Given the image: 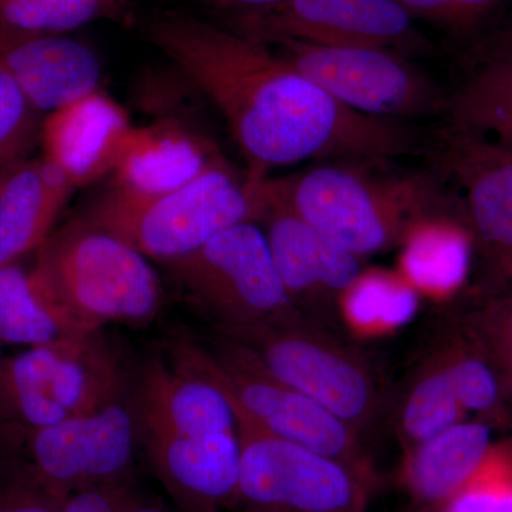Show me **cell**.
<instances>
[{
	"instance_id": "6da1fadb",
	"label": "cell",
	"mask_w": 512,
	"mask_h": 512,
	"mask_svg": "<svg viewBox=\"0 0 512 512\" xmlns=\"http://www.w3.org/2000/svg\"><path fill=\"white\" fill-rule=\"evenodd\" d=\"M147 36L217 107L251 173L325 157L386 161L413 153L400 120L343 106L268 45L185 13H160Z\"/></svg>"
},
{
	"instance_id": "7a4b0ae2",
	"label": "cell",
	"mask_w": 512,
	"mask_h": 512,
	"mask_svg": "<svg viewBox=\"0 0 512 512\" xmlns=\"http://www.w3.org/2000/svg\"><path fill=\"white\" fill-rule=\"evenodd\" d=\"M259 192L362 259L399 247L409 228L439 212L441 202L426 175L379 178L345 165L262 177Z\"/></svg>"
},
{
	"instance_id": "3957f363",
	"label": "cell",
	"mask_w": 512,
	"mask_h": 512,
	"mask_svg": "<svg viewBox=\"0 0 512 512\" xmlns=\"http://www.w3.org/2000/svg\"><path fill=\"white\" fill-rule=\"evenodd\" d=\"M239 181L227 164L212 161L201 174L163 192H138L113 184L83 215L126 241L147 259L167 265L200 249L225 229L259 221L258 183Z\"/></svg>"
},
{
	"instance_id": "277c9868",
	"label": "cell",
	"mask_w": 512,
	"mask_h": 512,
	"mask_svg": "<svg viewBox=\"0 0 512 512\" xmlns=\"http://www.w3.org/2000/svg\"><path fill=\"white\" fill-rule=\"evenodd\" d=\"M37 251L32 271L87 329L143 325L160 311L163 289L146 256L86 218L52 232Z\"/></svg>"
},
{
	"instance_id": "5b68a950",
	"label": "cell",
	"mask_w": 512,
	"mask_h": 512,
	"mask_svg": "<svg viewBox=\"0 0 512 512\" xmlns=\"http://www.w3.org/2000/svg\"><path fill=\"white\" fill-rule=\"evenodd\" d=\"M170 362L217 386L231 403L237 419L375 476L363 447V436L355 427L269 376L229 340L221 338L212 349L178 343L171 349Z\"/></svg>"
},
{
	"instance_id": "8992f818",
	"label": "cell",
	"mask_w": 512,
	"mask_h": 512,
	"mask_svg": "<svg viewBox=\"0 0 512 512\" xmlns=\"http://www.w3.org/2000/svg\"><path fill=\"white\" fill-rule=\"evenodd\" d=\"M220 333L269 376L322 404L362 436L384 412L386 397L372 366L336 333L306 319L255 323Z\"/></svg>"
},
{
	"instance_id": "52a82bcc",
	"label": "cell",
	"mask_w": 512,
	"mask_h": 512,
	"mask_svg": "<svg viewBox=\"0 0 512 512\" xmlns=\"http://www.w3.org/2000/svg\"><path fill=\"white\" fill-rule=\"evenodd\" d=\"M127 370L101 330L35 346L0 362V416L30 430L124 399Z\"/></svg>"
},
{
	"instance_id": "ba28073f",
	"label": "cell",
	"mask_w": 512,
	"mask_h": 512,
	"mask_svg": "<svg viewBox=\"0 0 512 512\" xmlns=\"http://www.w3.org/2000/svg\"><path fill=\"white\" fill-rule=\"evenodd\" d=\"M167 268L220 329L305 319L289 301L264 229L255 222L225 229Z\"/></svg>"
},
{
	"instance_id": "9c48e42d",
	"label": "cell",
	"mask_w": 512,
	"mask_h": 512,
	"mask_svg": "<svg viewBox=\"0 0 512 512\" xmlns=\"http://www.w3.org/2000/svg\"><path fill=\"white\" fill-rule=\"evenodd\" d=\"M238 504L279 512H366L375 476L237 419Z\"/></svg>"
},
{
	"instance_id": "30bf717a",
	"label": "cell",
	"mask_w": 512,
	"mask_h": 512,
	"mask_svg": "<svg viewBox=\"0 0 512 512\" xmlns=\"http://www.w3.org/2000/svg\"><path fill=\"white\" fill-rule=\"evenodd\" d=\"M275 53L343 106L382 119L427 116L446 109L439 87L406 56L362 46L276 40Z\"/></svg>"
},
{
	"instance_id": "8fae6325",
	"label": "cell",
	"mask_w": 512,
	"mask_h": 512,
	"mask_svg": "<svg viewBox=\"0 0 512 512\" xmlns=\"http://www.w3.org/2000/svg\"><path fill=\"white\" fill-rule=\"evenodd\" d=\"M234 28L264 45L289 39L376 47L403 56L431 47L396 0H284L271 8L237 13Z\"/></svg>"
},
{
	"instance_id": "7c38bea8",
	"label": "cell",
	"mask_w": 512,
	"mask_h": 512,
	"mask_svg": "<svg viewBox=\"0 0 512 512\" xmlns=\"http://www.w3.org/2000/svg\"><path fill=\"white\" fill-rule=\"evenodd\" d=\"M138 433L136 410L124 400L32 429V477L60 497L124 480L133 463Z\"/></svg>"
},
{
	"instance_id": "4fadbf2b",
	"label": "cell",
	"mask_w": 512,
	"mask_h": 512,
	"mask_svg": "<svg viewBox=\"0 0 512 512\" xmlns=\"http://www.w3.org/2000/svg\"><path fill=\"white\" fill-rule=\"evenodd\" d=\"M261 201L259 221L289 301L303 318L336 333L340 298L363 271L362 258L281 205Z\"/></svg>"
},
{
	"instance_id": "5bb4252c",
	"label": "cell",
	"mask_w": 512,
	"mask_h": 512,
	"mask_svg": "<svg viewBox=\"0 0 512 512\" xmlns=\"http://www.w3.org/2000/svg\"><path fill=\"white\" fill-rule=\"evenodd\" d=\"M444 165L466 194L468 224L480 245L490 292L512 285V150L467 128L444 137Z\"/></svg>"
},
{
	"instance_id": "9a60e30c",
	"label": "cell",
	"mask_w": 512,
	"mask_h": 512,
	"mask_svg": "<svg viewBox=\"0 0 512 512\" xmlns=\"http://www.w3.org/2000/svg\"><path fill=\"white\" fill-rule=\"evenodd\" d=\"M148 460L168 494L188 512H217L238 504V431L181 436L140 430Z\"/></svg>"
},
{
	"instance_id": "2e32d148",
	"label": "cell",
	"mask_w": 512,
	"mask_h": 512,
	"mask_svg": "<svg viewBox=\"0 0 512 512\" xmlns=\"http://www.w3.org/2000/svg\"><path fill=\"white\" fill-rule=\"evenodd\" d=\"M0 66L37 113L99 92L103 67L92 47L66 35L0 28Z\"/></svg>"
},
{
	"instance_id": "e0dca14e",
	"label": "cell",
	"mask_w": 512,
	"mask_h": 512,
	"mask_svg": "<svg viewBox=\"0 0 512 512\" xmlns=\"http://www.w3.org/2000/svg\"><path fill=\"white\" fill-rule=\"evenodd\" d=\"M133 131L123 107L99 90L47 116L43 157L83 187L116 170Z\"/></svg>"
},
{
	"instance_id": "ac0fdd59",
	"label": "cell",
	"mask_w": 512,
	"mask_h": 512,
	"mask_svg": "<svg viewBox=\"0 0 512 512\" xmlns=\"http://www.w3.org/2000/svg\"><path fill=\"white\" fill-rule=\"evenodd\" d=\"M138 429L181 436L237 431V416L214 384L190 375L156 356L148 360L138 382Z\"/></svg>"
},
{
	"instance_id": "d6986e66",
	"label": "cell",
	"mask_w": 512,
	"mask_h": 512,
	"mask_svg": "<svg viewBox=\"0 0 512 512\" xmlns=\"http://www.w3.org/2000/svg\"><path fill=\"white\" fill-rule=\"evenodd\" d=\"M74 188L45 157L26 158L0 178V268L45 244Z\"/></svg>"
},
{
	"instance_id": "ffe728a7",
	"label": "cell",
	"mask_w": 512,
	"mask_h": 512,
	"mask_svg": "<svg viewBox=\"0 0 512 512\" xmlns=\"http://www.w3.org/2000/svg\"><path fill=\"white\" fill-rule=\"evenodd\" d=\"M493 424L460 421L406 451L402 480L423 507H444L493 451Z\"/></svg>"
},
{
	"instance_id": "44dd1931",
	"label": "cell",
	"mask_w": 512,
	"mask_h": 512,
	"mask_svg": "<svg viewBox=\"0 0 512 512\" xmlns=\"http://www.w3.org/2000/svg\"><path fill=\"white\" fill-rule=\"evenodd\" d=\"M473 244L470 227L434 212L404 235L397 271L420 296L444 301L466 284Z\"/></svg>"
},
{
	"instance_id": "7402d4cb",
	"label": "cell",
	"mask_w": 512,
	"mask_h": 512,
	"mask_svg": "<svg viewBox=\"0 0 512 512\" xmlns=\"http://www.w3.org/2000/svg\"><path fill=\"white\" fill-rule=\"evenodd\" d=\"M215 161L190 134L173 126L136 130L117 164L114 184L128 190L163 192L180 187Z\"/></svg>"
},
{
	"instance_id": "603a6c76",
	"label": "cell",
	"mask_w": 512,
	"mask_h": 512,
	"mask_svg": "<svg viewBox=\"0 0 512 512\" xmlns=\"http://www.w3.org/2000/svg\"><path fill=\"white\" fill-rule=\"evenodd\" d=\"M103 330V329H101ZM33 271L16 262L0 268V340L29 348L87 335Z\"/></svg>"
},
{
	"instance_id": "cb8c5ba5",
	"label": "cell",
	"mask_w": 512,
	"mask_h": 512,
	"mask_svg": "<svg viewBox=\"0 0 512 512\" xmlns=\"http://www.w3.org/2000/svg\"><path fill=\"white\" fill-rule=\"evenodd\" d=\"M431 352L446 370L467 414H477L478 419L493 426L507 421V403L511 399L503 377L463 319L441 329Z\"/></svg>"
},
{
	"instance_id": "d4e9b609",
	"label": "cell",
	"mask_w": 512,
	"mask_h": 512,
	"mask_svg": "<svg viewBox=\"0 0 512 512\" xmlns=\"http://www.w3.org/2000/svg\"><path fill=\"white\" fill-rule=\"evenodd\" d=\"M454 126L512 150V26L448 103Z\"/></svg>"
},
{
	"instance_id": "484cf974",
	"label": "cell",
	"mask_w": 512,
	"mask_h": 512,
	"mask_svg": "<svg viewBox=\"0 0 512 512\" xmlns=\"http://www.w3.org/2000/svg\"><path fill=\"white\" fill-rule=\"evenodd\" d=\"M419 301L399 271L363 269L340 298V323L360 338L387 335L410 322Z\"/></svg>"
},
{
	"instance_id": "4316f807",
	"label": "cell",
	"mask_w": 512,
	"mask_h": 512,
	"mask_svg": "<svg viewBox=\"0 0 512 512\" xmlns=\"http://www.w3.org/2000/svg\"><path fill=\"white\" fill-rule=\"evenodd\" d=\"M466 416L446 370L430 350L410 376L394 410V426L404 451L466 420Z\"/></svg>"
},
{
	"instance_id": "83f0119b",
	"label": "cell",
	"mask_w": 512,
	"mask_h": 512,
	"mask_svg": "<svg viewBox=\"0 0 512 512\" xmlns=\"http://www.w3.org/2000/svg\"><path fill=\"white\" fill-rule=\"evenodd\" d=\"M113 0H0V28L64 35L106 15Z\"/></svg>"
},
{
	"instance_id": "f1b7e54d",
	"label": "cell",
	"mask_w": 512,
	"mask_h": 512,
	"mask_svg": "<svg viewBox=\"0 0 512 512\" xmlns=\"http://www.w3.org/2000/svg\"><path fill=\"white\" fill-rule=\"evenodd\" d=\"M40 128L39 113L0 66V178L28 158Z\"/></svg>"
},
{
	"instance_id": "f546056e",
	"label": "cell",
	"mask_w": 512,
	"mask_h": 512,
	"mask_svg": "<svg viewBox=\"0 0 512 512\" xmlns=\"http://www.w3.org/2000/svg\"><path fill=\"white\" fill-rule=\"evenodd\" d=\"M464 322L493 359L512 400V285L488 293Z\"/></svg>"
},
{
	"instance_id": "4dcf8cb0",
	"label": "cell",
	"mask_w": 512,
	"mask_h": 512,
	"mask_svg": "<svg viewBox=\"0 0 512 512\" xmlns=\"http://www.w3.org/2000/svg\"><path fill=\"white\" fill-rule=\"evenodd\" d=\"M448 512H512V456L493 448L476 476L446 505Z\"/></svg>"
},
{
	"instance_id": "1f68e13d",
	"label": "cell",
	"mask_w": 512,
	"mask_h": 512,
	"mask_svg": "<svg viewBox=\"0 0 512 512\" xmlns=\"http://www.w3.org/2000/svg\"><path fill=\"white\" fill-rule=\"evenodd\" d=\"M412 19L453 32H467L487 19L504 0H396Z\"/></svg>"
},
{
	"instance_id": "d6a6232c",
	"label": "cell",
	"mask_w": 512,
	"mask_h": 512,
	"mask_svg": "<svg viewBox=\"0 0 512 512\" xmlns=\"http://www.w3.org/2000/svg\"><path fill=\"white\" fill-rule=\"evenodd\" d=\"M140 501L124 478L73 491L64 497L60 512H126Z\"/></svg>"
},
{
	"instance_id": "836d02e7",
	"label": "cell",
	"mask_w": 512,
	"mask_h": 512,
	"mask_svg": "<svg viewBox=\"0 0 512 512\" xmlns=\"http://www.w3.org/2000/svg\"><path fill=\"white\" fill-rule=\"evenodd\" d=\"M63 500L64 497L30 477L26 483L13 484L0 491V512H60Z\"/></svg>"
},
{
	"instance_id": "e575fe53",
	"label": "cell",
	"mask_w": 512,
	"mask_h": 512,
	"mask_svg": "<svg viewBox=\"0 0 512 512\" xmlns=\"http://www.w3.org/2000/svg\"><path fill=\"white\" fill-rule=\"evenodd\" d=\"M222 6L237 10V13L254 12V10H261L271 8V6L278 5L284 0H215Z\"/></svg>"
},
{
	"instance_id": "d590c367",
	"label": "cell",
	"mask_w": 512,
	"mask_h": 512,
	"mask_svg": "<svg viewBox=\"0 0 512 512\" xmlns=\"http://www.w3.org/2000/svg\"><path fill=\"white\" fill-rule=\"evenodd\" d=\"M126 512H167V511H165L163 507H160V505L147 504V503H143V501H140V503L134 505V507H131L130 510H128Z\"/></svg>"
},
{
	"instance_id": "8d00e7d4",
	"label": "cell",
	"mask_w": 512,
	"mask_h": 512,
	"mask_svg": "<svg viewBox=\"0 0 512 512\" xmlns=\"http://www.w3.org/2000/svg\"><path fill=\"white\" fill-rule=\"evenodd\" d=\"M419 512H448L444 507H423Z\"/></svg>"
},
{
	"instance_id": "74e56055",
	"label": "cell",
	"mask_w": 512,
	"mask_h": 512,
	"mask_svg": "<svg viewBox=\"0 0 512 512\" xmlns=\"http://www.w3.org/2000/svg\"><path fill=\"white\" fill-rule=\"evenodd\" d=\"M245 512H279L275 510H268V508H247Z\"/></svg>"
},
{
	"instance_id": "f35d334b",
	"label": "cell",
	"mask_w": 512,
	"mask_h": 512,
	"mask_svg": "<svg viewBox=\"0 0 512 512\" xmlns=\"http://www.w3.org/2000/svg\"><path fill=\"white\" fill-rule=\"evenodd\" d=\"M508 450H510L511 456H512V444L510 447H508Z\"/></svg>"
},
{
	"instance_id": "ab89813d",
	"label": "cell",
	"mask_w": 512,
	"mask_h": 512,
	"mask_svg": "<svg viewBox=\"0 0 512 512\" xmlns=\"http://www.w3.org/2000/svg\"><path fill=\"white\" fill-rule=\"evenodd\" d=\"M0 346H2V340H0ZM0 362H2V359H0Z\"/></svg>"
},
{
	"instance_id": "60d3db41",
	"label": "cell",
	"mask_w": 512,
	"mask_h": 512,
	"mask_svg": "<svg viewBox=\"0 0 512 512\" xmlns=\"http://www.w3.org/2000/svg\"><path fill=\"white\" fill-rule=\"evenodd\" d=\"M113 2H116V0H113Z\"/></svg>"
}]
</instances>
